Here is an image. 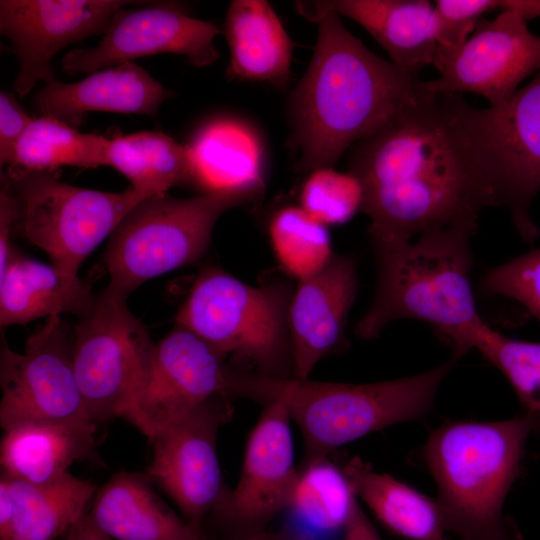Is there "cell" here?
Here are the masks:
<instances>
[{"instance_id": "cell-18", "label": "cell", "mask_w": 540, "mask_h": 540, "mask_svg": "<svg viewBox=\"0 0 540 540\" xmlns=\"http://www.w3.org/2000/svg\"><path fill=\"white\" fill-rule=\"evenodd\" d=\"M356 292L357 267L350 255H333L320 271L298 280L288 306L292 377L309 378L339 344Z\"/></svg>"}, {"instance_id": "cell-6", "label": "cell", "mask_w": 540, "mask_h": 540, "mask_svg": "<svg viewBox=\"0 0 540 540\" xmlns=\"http://www.w3.org/2000/svg\"><path fill=\"white\" fill-rule=\"evenodd\" d=\"M262 190L241 187L190 198H145L109 238L104 256L108 287L128 297L146 281L195 263L205 254L218 219Z\"/></svg>"}, {"instance_id": "cell-23", "label": "cell", "mask_w": 540, "mask_h": 540, "mask_svg": "<svg viewBox=\"0 0 540 540\" xmlns=\"http://www.w3.org/2000/svg\"><path fill=\"white\" fill-rule=\"evenodd\" d=\"M97 294L89 281L15 251L0 274L1 328L70 313L79 317Z\"/></svg>"}, {"instance_id": "cell-1", "label": "cell", "mask_w": 540, "mask_h": 540, "mask_svg": "<svg viewBox=\"0 0 540 540\" xmlns=\"http://www.w3.org/2000/svg\"><path fill=\"white\" fill-rule=\"evenodd\" d=\"M461 101L430 93L348 150L376 253L499 206L465 131Z\"/></svg>"}, {"instance_id": "cell-42", "label": "cell", "mask_w": 540, "mask_h": 540, "mask_svg": "<svg viewBox=\"0 0 540 540\" xmlns=\"http://www.w3.org/2000/svg\"><path fill=\"white\" fill-rule=\"evenodd\" d=\"M439 540H448V539H447V537H443V538H441Z\"/></svg>"}, {"instance_id": "cell-12", "label": "cell", "mask_w": 540, "mask_h": 540, "mask_svg": "<svg viewBox=\"0 0 540 540\" xmlns=\"http://www.w3.org/2000/svg\"><path fill=\"white\" fill-rule=\"evenodd\" d=\"M0 424L4 431L32 423L97 427L86 412L72 360V329L61 316L46 319L19 353L2 340Z\"/></svg>"}, {"instance_id": "cell-35", "label": "cell", "mask_w": 540, "mask_h": 540, "mask_svg": "<svg viewBox=\"0 0 540 540\" xmlns=\"http://www.w3.org/2000/svg\"><path fill=\"white\" fill-rule=\"evenodd\" d=\"M433 6L437 47L446 50L461 46L483 15L501 9L500 0H437Z\"/></svg>"}, {"instance_id": "cell-16", "label": "cell", "mask_w": 540, "mask_h": 540, "mask_svg": "<svg viewBox=\"0 0 540 540\" xmlns=\"http://www.w3.org/2000/svg\"><path fill=\"white\" fill-rule=\"evenodd\" d=\"M220 33L215 24L190 16L172 2L121 8L96 46L71 50L61 66L67 75H89L139 57L169 53L205 67L219 57L214 40Z\"/></svg>"}, {"instance_id": "cell-41", "label": "cell", "mask_w": 540, "mask_h": 540, "mask_svg": "<svg viewBox=\"0 0 540 540\" xmlns=\"http://www.w3.org/2000/svg\"><path fill=\"white\" fill-rule=\"evenodd\" d=\"M242 540H300V538L288 530H281L277 532L267 531Z\"/></svg>"}, {"instance_id": "cell-25", "label": "cell", "mask_w": 540, "mask_h": 540, "mask_svg": "<svg viewBox=\"0 0 540 540\" xmlns=\"http://www.w3.org/2000/svg\"><path fill=\"white\" fill-rule=\"evenodd\" d=\"M96 427L32 423L5 431L0 445L1 475L32 484H49L90 455Z\"/></svg>"}, {"instance_id": "cell-9", "label": "cell", "mask_w": 540, "mask_h": 540, "mask_svg": "<svg viewBox=\"0 0 540 540\" xmlns=\"http://www.w3.org/2000/svg\"><path fill=\"white\" fill-rule=\"evenodd\" d=\"M108 286L72 328V360L82 400L96 426L124 418L146 381L156 343Z\"/></svg>"}, {"instance_id": "cell-24", "label": "cell", "mask_w": 540, "mask_h": 540, "mask_svg": "<svg viewBox=\"0 0 540 540\" xmlns=\"http://www.w3.org/2000/svg\"><path fill=\"white\" fill-rule=\"evenodd\" d=\"M223 33L229 48L227 76L275 85L288 82L293 43L267 1H231Z\"/></svg>"}, {"instance_id": "cell-10", "label": "cell", "mask_w": 540, "mask_h": 540, "mask_svg": "<svg viewBox=\"0 0 540 540\" xmlns=\"http://www.w3.org/2000/svg\"><path fill=\"white\" fill-rule=\"evenodd\" d=\"M461 117L473 153L506 207L521 238L532 242L539 228L531 205L540 192V71L501 104L470 106Z\"/></svg>"}, {"instance_id": "cell-22", "label": "cell", "mask_w": 540, "mask_h": 540, "mask_svg": "<svg viewBox=\"0 0 540 540\" xmlns=\"http://www.w3.org/2000/svg\"><path fill=\"white\" fill-rule=\"evenodd\" d=\"M96 491L70 473L43 485L1 475L0 539L55 540L87 512Z\"/></svg>"}, {"instance_id": "cell-14", "label": "cell", "mask_w": 540, "mask_h": 540, "mask_svg": "<svg viewBox=\"0 0 540 540\" xmlns=\"http://www.w3.org/2000/svg\"><path fill=\"white\" fill-rule=\"evenodd\" d=\"M230 399L223 394L211 397L151 441L153 457L146 474L202 533L227 488L216 447L220 428L234 414Z\"/></svg>"}, {"instance_id": "cell-33", "label": "cell", "mask_w": 540, "mask_h": 540, "mask_svg": "<svg viewBox=\"0 0 540 540\" xmlns=\"http://www.w3.org/2000/svg\"><path fill=\"white\" fill-rule=\"evenodd\" d=\"M362 204L363 190L357 177L332 167L310 172L300 193V207L326 226L349 221Z\"/></svg>"}, {"instance_id": "cell-38", "label": "cell", "mask_w": 540, "mask_h": 540, "mask_svg": "<svg viewBox=\"0 0 540 540\" xmlns=\"http://www.w3.org/2000/svg\"><path fill=\"white\" fill-rule=\"evenodd\" d=\"M342 535V540H382L359 501L356 502Z\"/></svg>"}, {"instance_id": "cell-8", "label": "cell", "mask_w": 540, "mask_h": 540, "mask_svg": "<svg viewBox=\"0 0 540 540\" xmlns=\"http://www.w3.org/2000/svg\"><path fill=\"white\" fill-rule=\"evenodd\" d=\"M1 180L14 201V232L72 274H78L86 258L146 198L132 187L104 192L73 186L60 181L56 170L8 167Z\"/></svg>"}, {"instance_id": "cell-32", "label": "cell", "mask_w": 540, "mask_h": 540, "mask_svg": "<svg viewBox=\"0 0 540 540\" xmlns=\"http://www.w3.org/2000/svg\"><path fill=\"white\" fill-rule=\"evenodd\" d=\"M471 349L506 377L525 413L540 415V343L509 338L486 323L473 337Z\"/></svg>"}, {"instance_id": "cell-3", "label": "cell", "mask_w": 540, "mask_h": 540, "mask_svg": "<svg viewBox=\"0 0 540 540\" xmlns=\"http://www.w3.org/2000/svg\"><path fill=\"white\" fill-rule=\"evenodd\" d=\"M540 415L448 421L433 429L422 459L433 477L447 533L459 540H524L504 505Z\"/></svg>"}, {"instance_id": "cell-13", "label": "cell", "mask_w": 540, "mask_h": 540, "mask_svg": "<svg viewBox=\"0 0 540 540\" xmlns=\"http://www.w3.org/2000/svg\"><path fill=\"white\" fill-rule=\"evenodd\" d=\"M439 76L426 81L435 94L474 93L495 106L509 99L519 84L540 71V36L510 9L482 18L471 36L455 49L437 47L432 64Z\"/></svg>"}, {"instance_id": "cell-34", "label": "cell", "mask_w": 540, "mask_h": 540, "mask_svg": "<svg viewBox=\"0 0 540 540\" xmlns=\"http://www.w3.org/2000/svg\"><path fill=\"white\" fill-rule=\"evenodd\" d=\"M481 288L518 301L540 322V248L488 270Z\"/></svg>"}, {"instance_id": "cell-26", "label": "cell", "mask_w": 540, "mask_h": 540, "mask_svg": "<svg viewBox=\"0 0 540 540\" xmlns=\"http://www.w3.org/2000/svg\"><path fill=\"white\" fill-rule=\"evenodd\" d=\"M195 186L205 192L263 187V147L256 131L235 118L202 126L187 145Z\"/></svg>"}, {"instance_id": "cell-37", "label": "cell", "mask_w": 540, "mask_h": 540, "mask_svg": "<svg viewBox=\"0 0 540 540\" xmlns=\"http://www.w3.org/2000/svg\"><path fill=\"white\" fill-rule=\"evenodd\" d=\"M14 201L7 184L1 180L0 190V274L9 264L15 250L11 237L14 233Z\"/></svg>"}, {"instance_id": "cell-28", "label": "cell", "mask_w": 540, "mask_h": 540, "mask_svg": "<svg viewBox=\"0 0 540 540\" xmlns=\"http://www.w3.org/2000/svg\"><path fill=\"white\" fill-rule=\"evenodd\" d=\"M107 166L130 181L144 197L161 196L175 187L195 185L187 146L160 131H140L109 138Z\"/></svg>"}, {"instance_id": "cell-39", "label": "cell", "mask_w": 540, "mask_h": 540, "mask_svg": "<svg viewBox=\"0 0 540 540\" xmlns=\"http://www.w3.org/2000/svg\"><path fill=\"white\" fill-rule=\"evenodd\" d=\"M62 540H113L103 532L86 512L64 534Z\"/></svg>"}, {"instance_id": "cell-30", "label": "cell", "mask_w": 540, "mask_h": 540, "mask_svg": "<svg viewBox=\"0 0 540 540\" xmlns=\"http://www.w3.org/2000/svg\"><path fill=\"white\" fill-rule=\"evenodd\" d=\"M288 510L314 530L344 531L358 501L342 467L329 457L302 461Z\"/></svg>"}, {"instance_id": "cell-19", "label": "cell", "mask_w": 540, "mask_h": 540, "mask_svg": "<svg viewBox=\"0 0 540 540\" xmlns=\"http://www.w3.org/2000/svg\"><path fill=\"white\" fill-rule=\"evenodd\" d=\"M309 21L326 13L345 16L365 29L401 70L420 75L437 50L433 3L427 0L296 1Z\"/></svg>"}, {"instance_id": "cell-15", "label": "cell", "mask_w": 540, "mask_h": 540, "mask_svg": "<svg viewBox=\"0 0 540 540\" xmlns=\"http://www.w3.org/2000/svg\"><path fill=\"white\" fill-rule=\"evenodd\" d=\"M226 356L179 326L156 343L138 397L124 419L151 442L211 397L227 395L231 368Z\"/></svg>"}, {"instance_id": "cell-7", "label": "cell", "mask_w": 540, "mask_h": 540, "mask_svg": "<svg viewBox=\"0 0 540 540\" xmlns=\"http://www.w3.org/2000/svg\"><path fill=\"white\" fill-rule=\"evenodd\" d=\"M288 306L272 287L252 286L220 268L207 267L179 308L175 325L226 357L250 363L255 373L290 377Z\"/></svg>"}, {"instance_id": "cell-40", "label": "cell", "mask_w": 540, "mask_h": 540, "mask_svg": "<svg viewBox=\"0 0 540 540\" xmlns=\"http://www.w3.org/2000/svg\"><path fill=\"white\" fill-rule=\"evenodd\" d=\"M500 3L501 9H510L526 21L540 17V0H500Z\"/></svg>"}, {"instance_id": "cell-4", "label": "cell", "mask_w": 540, "mask_h": 540, "mask_svg": "<svg viewBox=\"0 0 540 540\" xmlns=\"http://www.w3.org/2000/svg\"><path fill=\"white\" fill-rule=\"evenodd\" d=\"M457 361L452 355L420 374L363 384L271 377L231 369L227 394L263 405L281 402L302 435V461H306L329 457L337 448L392 425L423 419Z\"/></svg>"}, {"instance_id": "cell-11", "label": "cell", "mask_w": 540, "mask_h": 540, "mask_svg": "<svg viewBox=\"0 0 540 540\" xmlns=\"http://www.w3.org/2000/svg\"><path fill=\"white\" fill-rule=\"evenodd\" d=\"M234 488H226L203 525L204 539L242 540L265 533L288 510L299 478L291 419L278 401L263 405Z\"/></svg>"}, {"instance_id": "cell-31", "label": "cell", "mask_w": 540, "mask_h": 540, "mask_svg": "<svg viewBox=\"0 0 540 540\" xmlns=\"http://www.w3.org/2000/svg\"><path fill=\"white\" fill-rule=\"evenodd\" d=\"M269 238L277 261L298 280L320 271L333 257L327 226L300 206H286L271 218Z\"/></svg>"}, {"instance_id": "cell-36", "label": "cell", "mask_w": 540, "mask_h": 540, "mask_svg": "<svg viewBox=\"0 0 540 540\" xmlns=\"http://www.w3.org/2000/svg\"><path fill=\"white\" fill-rule=\"evenodd\" d=\"M12 93H0V163L10 165L17 144L33 121Z\"/></svg>"}, {"instance_id": "cell-17", "label": "cell", "mask_w": 540, "mask_h": 540, "mask_svg": "<svg viewBox=\"0 0 540 540\" xmlns=\"http://www.w3.org/2000/svg\"><path fill=\"white\" fill-rule=\"evenodd\" d=\"M123 0H1L0 32L12 44L19 71L14 89L26 96L37 83L55 80L52 61L64 47L103 35Z\"/></svg>"}, {"instance_id": "cell-27", "label": "cell", "mask_w": 540, "mask_h": 540, "mask_svg": "<svg viewBox=\"0 0 540 540\" xmlns=\"http://www.w3.org/2000/svg\"><path fill=\"white\" fill-rule=\"evenodd\" d=\"M342 468L358 501L393 535L406 540L446 537L435 498L390 474L375 471L359 456L349 459Z\"/></svg>"}, {"instance_id": "cell-5", "label": "cell", "mask_w": 540, "mask_h": 540, "mask_svg": "<svg viewBox=\"0 0 540 540\" xmlns=\"http://www.w3.org/2000/svg\"><path fill=\"white\" fill-rule=\"evenodd\" d=\"M477 228V221H462L377 252L375 295L356 335L372 339L395 320L416 319L431 325L456 358L471 350L485 324L471 286V238Z\"/></svg>"}, {"instance_id": "cell-2", "label": "cell", "mask_w": 540, "mask_h": 540, "mask_svg": "<svg viewBox=\"0 0 540 540\" xmlns=\"http://www.w3.org/2000/svg\"><path fill=\"white\" fill-rule=\"evenodd\" d=\"M313 55L290 98L297 168L332 167L356 142L431 92L426 81L370 51L335 12L315 17Z\"/></svg>"}, {"instance_id": "cell-21", "label": "cell", "mask_w": 540, "mask_h": 540, "mask_svg": "<svg viewBox=\"0 0 540 540\" xmlns=\"http://www.w3.org/2000/svg\"><path fill=\"white\" fill-rule=\"evenodd\" d=\"M153 484L146 473L121 471L96 491L88 513L118 540H205L161 499Z\"/></svg>"}, {"instance_id": "cell-29", "label": "cell", "mask_w": 540, "mask_h": 540, "mask_svg": "<svg viewBox=\"0 0 540 540\" xmlns=\"http://www.w3.org/2000/svg\"><path fill=\"white\" fill-rule=\"evenodd\" d=\"M109 138L82 133L50 116L34 118L20 138L12 163L28 171H51L62 166H107Z\"/></svg>"}, {"instance_id": "cell-20", "label": "cell", "mask_w": 540, "mask_h": 540, "mask_svg": "<svg viewBox=\"0 0 540 540\" xmlns=\"http://www.w3.org/2000/svg\"><path fill=\"white\" fill-rule=\"evenodd\" d=\"M173 92L144 68L126 62L64 83L53 80L35 95V105L43 116L78 125L87 112L104 111L154 117Z\"/></svg>"}]
</instances>
